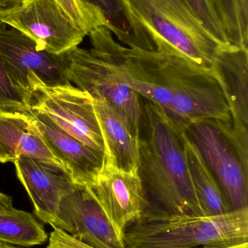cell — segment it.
<instances>
[{"instance_id":"obj_4","label":"cell","mask_w":248,"mask_h":248,"mask_svg":"<svg viewBox=\"0 0 248 248\" xmlns=\"http://www.w3.org/2000/svg\"><path fill=\"white\" fill-rule=\"evenodd\" d=\"M155 49L213 70L221 46L185 0H128Z\"/></svg>"},{"instance_id":"obj_23","label":"cell","mask_w":248,"mask_h":248,"mask_svg":"<svg viewBox=\"0 0 248 248\" xmlns=\"http://www.w3.org/2000/svg\"><path fill=\"white\" fill-rule=\"evenodd\" d=\"M194 14L221 46L231 47L224 26L209 0H185ZM234 47V46H233Z\"/></svg>"},{"instance_id":"obj_17","label":"cell","mask_w":248,"mask_h":248,"mask_svg":"<svg viewBox=\"0 0 248 248\" xmlns=\"http://www.w3.org/2000/svg\"><path fill=\"white\" fill-rule=\"evenodd\" d=\"M104 16L106 27L121 45L135 49L154 50V42L134 13L128 0H84Z\"/></svg>"},{"instance_id":"obj_8","label":"cell","mask_w":248,"mask_h":248,"mask_svg":"<svg viewBox=\"0 0 248 248\" xmlns=\"http://www.w3.org/2000/svg\"><path fill=\"white\" fill-rule=\"evenodd\" d=\"M0 22L32 39L39 50L55 55L77 47L86 36L55 0H24L1 10Z\"/></svg>"},{"instance_id":"obj_1","label":"cell","mask_w":248,"mask_h":248,"mask_svg":"<svg viewBox=\"0 0 248 248\" xmlns=\"http://www.w3.org/2000/svg\"><path fill=\"white\" fill-rule=\"evenodd\" d=\"M115 64L130 87L185 129L198 121L231 123L230 106L213 70L154 49L119 45Z\"/></svg>"},{"instance_id":"obj_15","label":"cell","mask_w":248,"mask_h":248,"mask_svg":"<svg viewBox=\"0 0 248 248\" xmlns=\"http://www.w3.org/2000/svg\"><path fill=\"white\" fill-rule=\"evenodd\" d=\"M93 100L104 140L106 163L126 171L138 170L139 130L122 112L106 100Z\"/></svg>"},{"instance_id":"obj_29","label":"cell","mask_w":248,"mask_h":248,"mask_svg":"<svg viewBox=\"0 0 248 248\" xmlns=\"http://www.w3.org/2000/svg\"><path fill=\"white\" fill-rule=\"evenodd\" d=\"M230 248H248V244L243 245V246H234V247Z\"/></svg>"},{"instance_id":"obj_21","label":"cell","mask_w":248,"mask_h":248,"mask_svg":"<svg viewBox=\"0 0 248 248\" xmlns=\"http://www.w3.org/2000/svg\"><path fill=\"white\" fill-rule=\"evenodd\" d=\"M31 97L15 85L0 53V115L29 116L32 110Z\"/></svg>"},{"instance_id":"obj_9","label":"cell","mask_w":248,"mask_h":248,"mask_svg":"<svg viewBox=\"0 0 248 248\" xmlns=\"http://www.w3.org/2000/svg\"><path fill=\"white\" fill-rule=\"evenodd\" d=\"M32 108L48 116L58 127L106 157V147L93 97L71 84L39 87L31 97Z\"/></svg>"},{"instance_id":"obj_5","label":"cell","mask_w":248,"mask_h":248,"mask_svg":"<svg viewBox=\"0 0 248 248\" xmlns=\"http://www.w3.org/2000/svg\"><path fill=\"white\" fill-rule=\"evenodd\" d=\"M228 124L216 120L198 121L185 128L216 178L232 211L248 208V157L229 134Z\"/></svg>"},{"instance_id":"obj_16","label":"cell","mask_w":248,"mask_h":248,"mask_svg":"<svg viewBox=\"0 0 248 248\" xmlns=\"http://www.w3.org/2000/svg\"><path fill=\"white\" fill-rule=\"evenodd\" d=\"M0 145L10 161L32 157L60 163L29 116L0 115Z\"/></svg>"},{"instance_id":"obj_25","label":"cell","mask_w":248,"mask_h":248,"mask_svg":"<svg viewBox=\"0 0 248 248\" xmlns=\"http://www.w3.org/2000/svg\"><path fill=\"white\" fill-rule=\"evenodd\" d=\"M13 208L11 197L0 192V210H9Z\"/></svg>"},{"instance_id":"obj_7","label":"cell","mask_w":248,"mask_h":248,"mask_svg":"<svg viewBox=\"0 0 248 248\" xmlns=\"http://www.w3.org/2000/svg\"><path fill=\"white\" fill-rule=\"evenodd\" d=\"M0 53L15 85L31 96L39 87L71 84L66 52L55 55L39 50L32 39L16 29H7L1 22Z\"/></svg>"},{"instance_id":"obj_14","label":"cell","mask_w":248,"mask_h":248,"mask_svg":"<svg viewBox=\"0 0 248 248\" xmlns=\"http://www.w3.org/2000/svg\"><path fill=\"white\" fill-rule=\"evenodd\" d=\"M213 71L222 86L230 106V135L242 153L248 155V48H222Z\"/></svg>"},{"instance_id":"obj_30","label":"cell","mask_w":248,"mask_h":248,"mask_svg":"<svg viewBox=\"0 0 248 248\" xmlns=\"http://www.w3.org/2000/svg\"><path fill=\"white\" fill-rule=\"evenodd\" d=\"M3 9H4V7H1V6H0V11H1V10H2Z\"/></svg>"},{"instance_id":"obj_22","label":"cell","mask_w":248,"mask_h":248,"mask_svg":"<svg viewBox=\"0 0 248 248\" xmlns=\"http://www.w3.org/2000/svg\"><path fill=\"white\" fill-rule=\"evenodd\" d=\"M66 16L77 29L88 36L89 33L100 26H106L103 15L96 7L84 0H55Z\"/></svg>"},{"instance_id":"obj_12","label":"cell","mask_w":248,"mask_h":248,"mask_svg":"<svg viewBox=\"0 0 248 248\" xmlns=\"http://www.w3.org/2000/svg\"><path fill=\"white\" fill-rule=\"evenodd\" d=\"M13 162L17 178L33 203L35 215L55 228L61 199L77 185L61 163L32 157Z\"/></svg>"},{"instance_id":"obj_10","label":"cell","mask_w":248,"mask_h":248,"mask_svg":"<svg viewBox=\"0 0 248 248\" xmlns=\"http://www.w3.org/2000/svg\"><path fill=\"white\" fill-rule=\"evenodd\" d=\"M55 228L95 248H126L91 188L77 185L63 197Z\"/></svg>"},{"instance_id":"obj_2","label":"cell","mask_w":248,"mask_h":248,"mask_svg":"<svg viewBox=\"0 0 248 248\" xmlns=\"http://www.w3.org/2000/svg\"><path fill=\"white\" fill-rule=\"evenodd\" d=\"M185 140L183 128L154 103L143 102L138 173L149 209L203 217L188 169Z\"/></svg>"},{"instance_id":"obj_27","label":"cell","mask_w":248,"mask_h":248,"mask_svg":"<svg viewBox=\"0 0 248 248\" xmlns=\"http://www.w3.org/2000/svg\"><path fill=\"white\" fill-rule=\"evenodd\" d=\"M10 161V158H9L8 156H7V155L6 154L5 152H4V150H3L2 147H1V146L0 145V163H7V162Z\"/></svg>"},{"instance_id":"obj_11","label":"cell","mask_w":248,"mask_h":248,"mask_svg":"<svg viewBox=\"0 0 248 248\" xmlns=\"http://www.w3.org/2000/svg\"><path fill=\"white\" fill-rule=\"evenodd\" d=\"M92 190L118 232L138 219L149 204L138 170H121L105 162Z\"/></svg>"},{"instance_id":"obj_13","label":"cell","mask_w":248,"mask_h":248,"mask_svg":"<svg viewBox=\"0 0 248 248\" xmlns=\"http://www.w3.org/2000/svg\"><path fill=\"white\" fill-rule=\"evenodd\" d=\"M29 117L74 183L91 187L104 166V156L67 134L42 112L32 108Z\"/></svg>"},{"instance_id":"obj_26","label":"cell","mask_w":248,"mask_h":248,"mask_svg":"<svg viewBox=\"0 0 248 248\" xmlns=\"http://www.w3.org/2000/svg\"><path fill=\"white\" fill-rule=\"evenodd\" d=\"M23 1L24 0H0V6L4 8H7V7L17 5Z\"/></svg>"},{"instance_id":"obj_6","label":"cell","mask_w":248,"mask_h":248,"mask_svg":"<svg viewBox=\"0 0 248 248\" xmlns=\"http://www.w3.org/2000/svg\"><path fill=\"white\" fill-rule=\"evenodd\" d=\"M70 82L120 110L139 130L143 101L127 82L117 67L101 52L75 47L66 52Z\"/></svg>"},{"instance_id":"obj_28","label":"cell","mask_w":248,"mask_h":248,"mask_svg":"<svg viewBox=\"0 0 248 248\" xmlns=\"http://www.w3.org/2000/svg\"><path fill=\"white\" fill-rule=\"evenodd\" d=\"M0 248H27L16 247V246H11V245L6 244V243H0Z\"/></svg>"},{"instance_id":"obj_3","label":"cell","mask_w":248,"mask_h":248,"mask_svg":"<svg viewBox=\"0 0 248 248\" xmlns=\"http://www.w3.org/2000/svg\"><path fill=\"white\" fill-rule=\"evenodd\" d=\"M126 248H204L248 244V208L218 217L147 209L124 232Z\"/></svg>"},{"instance_id":"obj_24","label":"cell","mask_w":248,"mask_h":248,"mask_svg":"<svg viewBox=\"0 0 248 248\" xmlns=\"http://www.w3.org/2000/svg\"><path fill=\"white\" fill-rule=\"evenodd\" d=\"M46 248H95L77 240L61 229L53 228Z\"/></svg>"},{"instance_id":"obj_19","label":"cell","mask_w":248,"mask_h":248,"mask_svg":"<svg viewBox=\"0 0 248 248\" xmlns=\"http://www.w3.org/2000/svg\"><path fill=\"white\" fill-rule=\"evenodd\" d=\"M43 226L32 214L13 208L0 210V243L29 248L48 240Z\"/></svg>"},{"instance_id":"obj_18","label":"cell","mask_w":248,"mask_h":248,"mask_svg":"<svg viewBox=\"0 0 248 248\" xmlns=\"http://www.w3.org/2000/svg\"><path fill=\"white\" fill-rule=\"evenodd\" d=\"M185 151L191 181L203 217H218L233 211L216 178L186 134Z\"/></svg>"},{"instance_id":"obj_20","label":"cell","mask_w":248,"mask_h":248,"mask_svg":"<svg viewBox=\"0 0 248 248\" xmlns=\"http://www.w3.org/2000/svg\"><path fill=\"white\" fill-rule=\"evenodd\" d=\"M221 20L231 46L248 48V29L243 24L238 0H209Z\"/></svg>"}]
</instances>
